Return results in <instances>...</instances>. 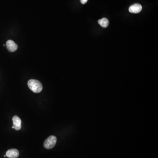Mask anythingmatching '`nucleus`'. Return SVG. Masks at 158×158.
<instances>
[{"label":"nucleus","instance_id":"9d476101","mask_svg":"<svg viewBox=\"0 0 158 158\" xmlns=\"http://www.w3.org/2000/svg\"><path fill=\"white\" fill-rule=\"evenodd\" d=\"M12 128H13V129H14V127H13H13H12Z\"/></svg>","mask_w":158,"mask_h":158},{"label":"nucleus","instance_id":"f257e3e1","mask_svg":"<svg viewBox=\"0 0 158 158\" xmlns=\"http://www.w3.org/2000/svg\"><path fill=\"white\" fill-rule=\"evenodd\" d=\"M28 86L29 89L34 93H38L42 90V83L36 80H30L28 82Z\"/></svg>","mask_w":158,"mask_h":158},{"label":"nucleus","instance_id":"423d86ee","mask_svg":"<svg viewBox=\"0 0 158 158\" xmlns=\"http://www.w3.org/2000/svg\"><path fill=\"white\" fill-rule=\"evenodd\" d=\"M6 155L9 158H16L19 155V152L16 149H9L6 152Z\"/></svg>","mask_w":158,"mask_h":158},{"label":"nucleus","instance_id":"20e7f679","mask_svg":"<svg viewBox=\"0 0 158 158\" xmlns=\"http://www.w3.org/2000/svg\"><path fill=\"white\" fill-rule=\"evenodd\" d=\"M13 123V127L14 129L16 131L20 130L21 128V120L18 116H15L12 118Z\"/></svg>","mask_w":158,"mask_h":158},{"label":"nucleus","instance_id":"6e6552de","mask_svg":"<svg viewBox=\"0 0 158 158\" xmlns=\"http://www.w3.org/2000/svg\"><path fill=\"white\" fill-rule=\"evenodd\" d=\"M87 1H88V0H80V2H81V4H86Z\"/></svg>","mask_w":158,"mask_h":158},{"label":"nucleus","instance_id":"39448f33","mask_svg":"<svg viewBox=\"0 0 158 158\" xmlns=\"http://www.w3.org/2000/svg\"><path fill=\"white\" fill-rule=\"evenodd\" d=\"M142 5L139 4H134L132 5L129 8V11L131 13H139L142 10Z\"/></svg>","mask_w":158,"mask_h":158},{"label":"nucleus","instance_id":"1a4fd4ad","mask_svg":"<svg viewBox=\"0 0 158 158\" xmlns=\"http://www.w3.org/2000/svg\"><path fill=\"white\" fill-rule=\"evenodd\" d=\"M4 157H6V155H4Z\"/></svg>","mask_w":158,"mask_h":158},{"label":"nucleus","instance_id":"0eeeda50","mask_svg":"<svg viewBox=\"0 0 158 158\" xmlns=\"http://www.w3.org/2000/svg\"><path fill=\"white\" fill-rule=\"evenodd\" d=\"M98 22L101 27L103 28H106L108 27L109 24V21L108 19L106 18H102V19L98 20Z\"/></svg>","mask_w":158,"mask_h":158},{"label":"nucleus","instance_id":"7ed1b4c3","mask_svg":"<svg viewBox=\"0 0 158 158\" xmlns=\"http://www.w3.org/2000/svg\"><path fill=\"white\" fill-rule=\"evenodd\" d=\"M6 47L7 50L10 52H14L18 49V45L12 40H8L6 42Z\"/></svg>","mask_w":158,"mask_h":158},{"label":"nucleus","instance_id":"f03ea898","mask_svg":"<svg viewBox=\"0 0 158 158\" xmlns=\"http://www.w3.org/2000/svg\"><path fill=\"white\" fill-rule=\"evenodd\" d=\"M56 142H57V138L56 137L54 136H51L49 137L45 140L44 144V145L47 149H52L55 146Z\"/></svg>","mask_w":158,"mask_h":158}]
</instances>
